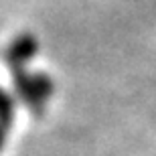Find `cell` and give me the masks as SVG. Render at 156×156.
<instances>
[{
	"mask_svg": "<svg viewBox=\"0 0 156 156\" xmlns=\"http://www.w3.org/2000/svg\"><path fill=\"white\" fill-rule=\"evenodd\" d=\"M35 51H37V41L33 37H24V39H18L12 43L10 51H8V59L14 63H20L24 59L33 57Z\"/></svg>",
	"mask_w": 156,
	"mask_h": 156,
	"instance_id": "1",
	"label": "cell"
},
{
	"mask_svg": "<svg viewBox=\"0 0 156 156\" xmlns=\"http://www.w3.org/2000/svg\"><path fill=\"white\" fill-rule=\"evenodd\" d=\"M2 110H8V101H6V98L2 95V91H0V112Z\"/></svg>",
	"mask_w": 156,
	"mask_h": 156,
	"instance_id": "2",
	"label": "cell"
}]
</instances>
